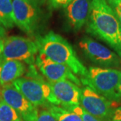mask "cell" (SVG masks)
<instances>
[{
  "instance_id": "obj_1",
  "label": "cell",
  "mask_w": 121,
  "mask_h": 121,
  "mask_svg": "<svg viewBox=\"0 0 121 121\" xmlns=\"http://www.w3.org/2000/svg\"><path fill=\"white\" fill-rule=\"evenodd\" d=\"M87 33L108 44L121 58V24L107 0H91Z\"/></svg>"
},
{
  "instance_id": "obj_2",
  "label": "cell",
  "mask_w": 121,
  "mask_h": 121,
  "mask_svg": "<svg viewBox=\"0 0 121 121\" xmlns=\"http://www.w3.org/2000/svg\"><path fill=\"white\" fill-rule=\"evenodd\" d=\"M39 52L51 60L67 66L75 75L83 78L87 69L79 60L69 43L60 35L50 31L36 40Z\"/></svg>"
},
{
  "instance_id": "obj_3",
  "label": "cell",
  "mask_w": 121,
  "mask_h": 121,
  "mask_svg": "<svg viewBox=\"0 0 121 121\" xmlns=\"http://www.w3.org/2000/svg\"><path fill=\"white\" fill-rule=\"evenodd\" d=\"M121 74V71L117 69L92 66L89 67L87 75L81 78L80 81L108 100L120 103L118 83Z\"/></svg>"
},
{
  "instance_id": "obj_4",
  "label": "cell",
  "mask_w": 121,
  "mask_h": 121,
  "mask_svg": "<svg viewBox=\"0 0 121 121\" xmlns=\"http://www.w3.org/2000/svg\"><path fill=\"white\" fill-rule=\"evenodd\" d=\"M39 52L36 41L30 38L12 36L4 39V49L0 58L5 60L24 61L28 65L35 63V56Z\"/></svg>"
},
{
  "instance_id": "obj_5",
  "label": "cell",
  "mask_w": 121,
  "mask_h": 121,
  "mask_svg": "<svg viewBox=\"0 0 121 121\" xmlns=\"http://www.w3.org/2000/svg\"><path fill=\"white\" fill-rule=\"evenodd\" d=\"M47 83L51 89L48 98L49 104L69 111L80 106L82 90L78 85L69 80L48 82Z\"/></svg>"
},
{
  "instance_id": "obj_6",
  "label": "cell",
  "mask_w": 121,
  "mask_h": 121,
  "mask_svg": "<svg viewBox=\"0 0 121 121\" xmlns=\"http://www.w3.org/2000/svg\"><path fill=\"white\" fill-rule=\"evenodd\" d=\"M118 104L108 100L90 87L86 86L82 90L81 107L100 121H110L118 108Z\"/></svg>"
},
{
  "instance_id": "obj_7",
  "label": "cell",
  "mask_w": 121,
  "mask_h": 121,
  "mask_svg": "<svg viewBox=\"0 0 121 121\" xmlns=\"http://www.w3.org/2000/svg\"><path fill=\"white\" fill-rule=\"evenodd\" d=\"M79 47L84 55L98 67L113 69L121 66V58L116 52L91 38H82Z\"/></svg>"
},
{
  "instance_id": "obj_8",
  "label": "cell",
  "mask_w": 121,
  "mask_h": 121,
  "mask_svg": "<svg viewBox=\"0 0 121 121\" xmlns=\"http://www.w3.org/2000/svg\"><path fill=\"white\" fill-rule=\"evenodd\" d=\"M30 103L36 107H47L50 104L48 98L50 96L51 89L47 82L40 78H20L12 83Z\"/></svg>"
},
{
  "instance_id": "obj_9",
  "label": "cell",
  "mask_w": 121,
  "mask_h": 121,
  "mask_svg": "<svg viewBox=\"0 0 121 121\" xmlns=\"http://www.w3.org/2000/svg\"><path fill=\"white\" fill-rule=\"evenodd\" d=\"M12 5L15 25L28 35L34 33L40 18L39 6L26 0H13Z\"/></svg>"
},
{
  "instance_id": "obj_10",
  "label": "cell",
  "mask_w": 121,
  "mask_h": 121,
  "mask_svg": "<svg viewBox=\"0 0 121 121\" xmlns=\"http://www.w3.org/2000/svg\"><path fill=\"white\" fill-rule=\"evenodd\" d=\"M1 98L16 110L22 121H36L39 110L37 107L26 99L12 83L2 87Z\"/></svg>"
},
{
  "instance_id": "obj_11",
  "label": "cell",
  "mask_w": 121,
  "mask_h": 121,
  "mask_svg": "<svg viewBox=\"0 0 121 121\" xmlns=\"http://www.w3.org/2000/svg\"><path fill=\"white\" fill-rule=\"evenodd\" d=\"M35 62L40 72L48 82L69 80L78 86L81 85L80 79L67 66L51 60L43 53L39 52Z\"/></svg>"
},
{
  "instance_id": "obj_12",
  "label": "cell",
  "mask_w": 121,
  "mask_h": 121,
  "mask_svg": "<svg viewBox=\"0 0 121 121\" xmlns=\"http://www.w3.org/2000/svg\"><path fill=\"white\" fill-rule=\"evenodd\" d=\"M90 7L91 0H72L64 8L66 20L73 30L79 31L86 24Z\"/></svg>"
},
{
  "instance_id": "obj_13",
  "label": "cell",
  "mask_w": 121,
  "mask_h": 121,
  "mask_svg": "<svg viewBox=\"0 0 121 121\" xmlns=\"http://www.w3.org/2000/svg\"><path fill=\"white\" fill-rule=\"evenodd\" d=\"M24 63L16 60H5L0 58V86L11 84L25 73Z\"/></svg>"
},
{
  "instance_id": "obj_14",
  "label": "cell",
  "mask_w": 121,
  "mask_h": 121,
  "mask_svg": "<svg viewBox=\"0 0 121 121\" xmlns=\"http://www.w3.org/2000/svg\"><path fill=\"white\" fill-rule=\"evenodd\" d=\"M0 22L7 29L15 26L12 0H0Z\"/></svg>"
},
{
  "instance_id": "obj_15",
  "label": "cell",
  "mask_w": 121,
  "mask_h": 121,
  "mask_svg": "<svg viewBox=\"0 0 121 121\" xmlns=\"http://www.w3.org/2000/svg\"><path fill=\"white\" fill-rule=\"evenodd\" d=\"M46 108L54 114L57 121H83L80 116L76 113L67 110L64 108L51 104L48 105Z\"/></svg>"
},
{
  "instance_id": "obj_16",
  "label": "cell",
  "mask_w": 121,
  "mask_h": 121,
  "mask_svg": "<svg viewBox=\"0 0 121 121\" xmlns=\"http://www.w3.org/2000/svg\"><path fill=\"white\" fill-rule=\"evenodd\" d=\"M0 121H22L16 110L0 98Z\"/></svg>"
},
{
  "instance_id": "obj_17",
  "label": "cell",
  "mask_w": 121,
  "mask_h": 121,
  "mask_svg": "<svg viewBox=\"0 0 121 121\" xmlns=\"http://www.w3.org/2000/svg\"><path fill=\"white\" fill-rule=\"evenodd\" d=\"M71 112H73L78 114L79 116H80L83 121H100L97 118L92 116L90 113L86 111L80 106H78L73 108L71 110Z\"/></svg>"
},
{
  "instance_id": "obj_18",
  "label": "cell",
  "mask_w": 121,
  "mask_h": 121,
  "mask_svg": "<svg viewBox=\"0 0 121 121\" xmlns=\"http://www.w3.org/2000/svg\"><path fill=\"white\" fill-rule=\"evenodd\" d=\"M36 121H57V119L54 114L48 108H46L39 111Z\"/></svg>"
},
{
  "instance_id": "obj_19",
  "label": "cell",
  "mask_w": 121,
  "mask_h": 121,
  "mask_svg": "<svg viewBox=\"0 0 121 121\" xmlns=\"http://www.w3.org/2000/svg\"><path fill=\"white\" fill-rule=\"evenodd\" d=\"M72 0H48L50 7L52 9H59L65 7L69 4Z\"/></svg>"
},
{
  "instance_id": "obj_20",
  "label": "cell",
  "mask_w": 121,
  "mask_h": 121,
  "mask_svg": "<svg viewBox=\"0 0 121 121\" xmlns=\"http://www.w3.org/2000/svg\"><path fill=\"white\" fill-rule=\"evenodd\" d=\"M109 121H121V107H118L115 110L112 118Z\"/></svg>"
},
{
  "instance_id": "obj_21",
  "label": "cell",
  "mask_w": 121,
  "mask_h": 121,
  "mask_svg": "<svg viewBox=\"0 0 121 121\" xmlns=\"http://www.w3.org/2000/svg\"><path fill=\"white\" fill-rule=\"evenodd\" d=\"M113 9L114 10L117 17L118 18V20L121 24V0H120L119 2L113 8Z\"/></svg>"
},
{
  "instance_id": "obj_22",
  "label": "cell",
  "mask_w": 121,
  "mask_h": 121,
  "mask_svg": "<svg viewBox=\"0 0 121 121\" xmlns=\"http://www.w3.org/2000/svg\"><path fill=\"white\" fill-rule=\"evenodd\" d=\"M27 1L30 2L32 4L35 5H37V6H40V5L42 4L44 2V0H26Z\"/></svg>"
},
{
  "instance_id": "obj_23",
  "label": "cell",
  "mask_w": 121,
  "mask_h": 121,
  "mask_svg": "<svg viewBox=\"0 0 121 121\" xmlns=\"http://www.w3.org/2000/svg\"><path fill=\"white\" fill-rule=\"evenodd\" d=\"M5 34H6V32H5V28L1 24V23L0 22V37L4 39L5 37Z\"/></svg>"
},
{
  "instance_id": "obj_24",
  "label": "cell",
  "mask_w": 121,
  "mask_h": 121,
  "mask_svg": "<svg viewBox=\"0 0 121 121\" xmlns=\"http://www.w3.org/2000/svg\"><path fill=\"white\" fill-rule=\"evenodd\" d=\"M120 0H107L108 3L109 4V5L112 7V8H114L116 5L119 2Z\"/></svg>"
},
{
  "instance_id": "obj_25",
  "label": "cell",
  "mask_w": 121,
  "mask_h": 121,
  "mask_svg": "<svg viewBox=\"0 0 121 121\" xmlns=\"http://www.w3.org/2000/svg\"><path fill=\"white\" fill-rule=\"evenodd\" d=\"M4 45V39L0 37V55H1L2 51H3Z\"/></svg>"
},
{
  "instance_id": "obj_26",
  "label": "cell",
  "mask_w": 121,
  "mask_h": 121,
  "mask_svg": "<svg viewBox=\"0 0 121 121\" xmlns=\"http://www.w3.org/2000/svg\"><path fill=\"white\" fill-rule=\"evenodd\" d=\"M118 93L121 95V78H120V80H119V83H118Z\"/></svg>"
},
{
  "instance_id": "obj_27",
  "label": "cell",
  "mask_w": 121,
  "mask_h": 121,
  "mask_svg": "<svg viewBox=\"0 0 121 121\" xmlns=\"http://www.w3.org/2000/svg\"><path fill=\"white\" fill-rule=\"evenodd\" d=\"M0 93H1V91H0Z\"/></svg>"
}]
</instances>
